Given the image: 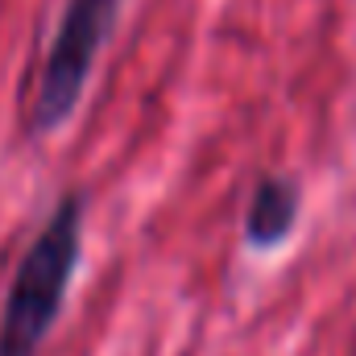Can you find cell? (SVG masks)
I'll return each instance as SVG.
<instances>
[{
    "label": "cell",
    "mask_w": 356,
    "mask_h": 356,
    "mask_svg": "<svg viewBox=\"0 0 356 356\" xmlns=\"http://www.w3.org/2000/svg\"><path fill=\"white\" fill-rule=\"evenodd\" d=\"M83 191H67L21 253L0 311V356H38L54 332L83 257Z\"/></svg>",
    "instance_id": "6da1fadb"
},
{
    "label": "cell",
    "mask_w": 356,
    "mask_h": 356,
    "mask_svg": "<svg viewBox=\"0 0 356 356\" xmlns=\"http://www.w3.org/2000/svg\"><path fill=\"white\" fill-rule=\"evenodd\" d=\"M298 207H302V191L298 182L286 175H266L253 195H249V211H245V241L253 249H277L294 224H298Z\"/></svg>",
    "instance_id": "3957f363"
},
{
    "label": "cell",
    "mask_w": 356,
    "mask_h": 356,
    "mask_svg": "<svg viewBox=\"0 0 356 356\" xmlns=\"http://www.w3.org/2000/svg\"><path fill=\"white\" fill-rule=\"evenodd\" d=\"M116 17H120V0H67L54 42L46 50L42 75H38V95L29 104L33 137H50L75 116Z\"/></svg>",
    "instance_id": "7a4b0ae2"
}]
</instances>
